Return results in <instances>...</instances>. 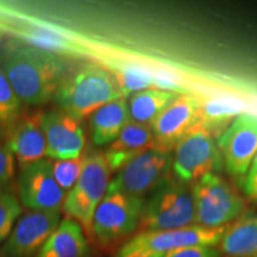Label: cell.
<instances>
[{
    "instance_id": "1",
    "label": "cell",
    "mask_w": 257,
    "mask_h": 257,
    "mask_svg": "<svg viewBox=\"0 0 257 257\" xmlns=\"http://www.w3.org/2000/svg\"><path fill=\"white\" fill-rule=\"evenodd\" d=\"M0 66L21 101L31 106L51 100L66 75L61 55L19 42L6 44Z\"/></svg>"
},
{
    "instance_id": "2",
    "label": "cell",
    "mask_w": 257,
    "mask_h": 257,
    "mask_svg": "<svg viewBox=\"0 0 257 257\" xmlns=\"http://www.w3.org/2000/svg\"><path fill=\"white\" fill-rule=\"evenodd\" d=\"M121 98L112 73L95 63H86L64 75L54 95L61 111L79 120Z\"/></svg>"
},
{
    "instance_id": "3",
    "label": "cell",
    "mask_w": 257,
    "mask_h": 257,
    "mask_svg": "<svg viewBox=\"0 0 257 257\" xmlns=\"http://www.w3.org/2000/svg\"><path fill=\"white\" fill-rule=\"evenodd\" d=\"M195 225L191 189L179 180L167 178L144 200L141 231L173 230Z\"/></svg>"
},
{
    "instance_id": "4",
    "label": "cell",
    "mask_w": 257,
    "mask_h": 257,
    "mask_svg": "<svg viewBox=\"0 0 257 257\" xmlns=\"http://www.w3.org/2000/svg\"><path fill=\"white\" fill-rule=\"evenodd\" d=\"M195 225L218 229L232 223L243 213L245 200L219 174H206L191 188Z\"/></svg>"
},
{
    "instance_id": "5",
    "label": "cell",
    "mask_w": 257,
    "mask_h": 257,
    "mask_svg": "<svg viewBox=\"0 0 257 257\" xmlns=\"http://www.w3.org/2000/svg\"><path fill=\"white\" fill-rule=\"evenodd\" d=\"M110 175L104 154L85 156L81 176L64 199L62 212L78 221L87 233H92L93 218L110 186Z\"/></svg>"
},
{
    "instance_id": "6",
    "label": "cell",
    "mask_w": 257,
    "mask_h": 257,
    "mask_svg": "<svg viewBox=\"0 0 257 257\" xmlns=\"http://www.w3.org/2000/svg\"><path fill=\"white\" fill-rule=\"evenodd\" d=\"M224 167L216 138L199 121L174 148L172 168L176 180L185 185L194 184L211 173L218 174Z\"/></svg>"
},
{
    "instance_id": "7",
    "label": "cell",
    "mask_w": 257,
    "mask_h": 257,
    "mask_svg": "<svg viewBox=\"0 0 257 257\" xmlns=\"http://www.w3.org/2000/svg\"><path fill=\"white\" fill-rule=\"evenodd\" d=\"M144 200L107 189L93 218L92 233L101 245H110L140 227Z\"/></svg>"
},
{
    "instance_id": "8",
    "label": "cell",
    "mask_w": 257,
    "mask_h": 257,
    "mask_svg": "<svg viewBox=\"0 0 257 257\" xmlns=\"http://www.w3.org/2000/svg\"><path fill=\"white\" fill-rule=\"evenodd\" d=\"M225 229L226 226L208 229L192 225L173 230L141 231L121 245L115 256H125L134 252L167 253L193 246H216L219 244Z\"/></svg>"
},
{
    "instance_id": "9",
    "label": "cell",
    "mask_w": 257,
    "mask_h": 257,
    "mask_svg": "<svg viewBox=\"0 0 257 257\" xmlns=\"http://www.w3.org/2000/svg\"><path fill=\"white\" fill-rule=\"evenodd\" d=\"M172 162L170 150L154 146L117 172L108 189L143 199L167 179Z\"/></svg>"
},
{
    "instance_id": "10",
    "label": "cell",
    "mask_w": 257,
    "mask_h": 257,
    "mask_svg": "<svg viewBox=\"0 0 257 257\" xmlns=\"http://www.w3.org/2000/svg\"><path fill=\"white\" fill-rule=\"evenodd\" d=\"M66 197L54 178L50 161L43 159L21 168L18 198L22 206L30 211L61 212Z\"/></svg>"
},
{
    "instance_id": "11",
    "label": "cell",
    "mask_w": 257,
    "mask_h": 257,
    "mask_svg": "<svg viewBox=\"0 0 257 257\" xmlns=\"http://www.w3.org/2000/svg\"><path fill=\"white\" fill-rule=\"evenodd\" d=\"M227 174L236 180L245 179L257 154V115L242 113L217 138Z\"/></svg>"
},
{
    "instance_id": "12",
    "label": "cell",
    "mask_w": 257,
    "mask_h": 257,
    "mask_svg": "<svg viewBox=\"0 0 257 257\" xmlns=\"http://www.w3.org/2000/svg\"><path fill=\"white\" fill-rule=\"evenodd\" d=\"M60 223V212L29 211L16 223L0 250V256L32 257L40 252Z\"/></svg>"
},
{
    "instance_id": "13",
    "label": "cell",
    "mask_w": 257,
    "mask_h": 257,
    "mask_svg": "<svg viewBox=\"0 0 257 257\" xmlns=\"http://www.w3.org/2000/svg\"><path fill=\"white\" fill-rule=\"evenodd\" d=\"M200 98L182 93L179 94L150 124L156 146L172 150L188 130L198 123Z\"/></svg>"
},
{
    "instance_id": "14",
    "label": "cell",
    "mask_w": 257,
    "mask_h": 257,
    "mask_svg": "<svg viewBox=\"0 0 257 257\" xmlns=\"http://www.w3.org/2000/svg\"><path fill=\"white\" fill-rule=\"evenodd\" d=\"M42 128L47 142V156L51 160L81 156L86 138L79 119L61 110L43 112Z\"/></svg>"
},
{
    "instance_id": "15",
    "label": "cell",
    "mask_w": 257,
    "mask_h": 257,
    "mask_svg": "<svg viewBox=\"0 0 257 257\" xmlns=\"http://www.w3.org/2000/svg\"><path fill=\"white\" fill-rule=\"evenodd\" d=\"M42 114L36 111L18 118L10 130L6 141L21 168L43 160L47 155V142L42 128Z\"/></svg>"
},
{
    "instance_id": "16",
    "label": "cell",
    "mask_w": 257,
    "mask_h": 257,
    "mask_svg": "<svg viewBox=\"0 0 257 257\" xmlns=\"http://www.w3.org/2000/svg\"><path fill=\"white\" fill-rule=\"evenodd\" d=\"M156 146L149 124L130 120L105 152V159L111 172H119L130 161Z\"/></svg>"
},
{
    "instance_id": "17",
    "label": "cell",
    "mask_w": 257,
    "mask_h": 257,
    "mask_svg": "<svg viewBox=\"0 0 257 257\" xmlns=\"http://www.w3.org/2000/svg\"><path fill=\"white\" fill-rule=\"evenodd\" d=\"M220 253L227 257L257 256V213L245 210L226 226L220 242Z\"/></svg>"
},
{
    "instance_id": "18",
    "label": "cell",
    "mask_w": 257,
    "mask_h": 257,
    "mask_svg": "<svg viewBox=\"0 0 257 257\" xmlns=\"http://www.w3.org/2000/svg\"><path fill=\"white\" fill-rule=\"evenodd\" d=\"M89 246L78 221L66 217L38 252V257H88Z\"/></svg>"
},
{
    "instance_id": "19",
    "label": "cell",
    "mask_w": 257,
    "mask_h": 257,
    "mask_svg": "<svg viewBox=\"0 0 257 257\" xmlns=\"http://www.w3.org/2000/svg\"><path fill=\"white\" fill-rule=\"evenodd\" d=\"M130 121L126 99L108 102L89 115L92 141L95 146L111 144Z\"/></svg>"
},
{
    "instance_id": "20",
    "label": "cell",
    "mask_w": 257,
    "mask_h": 257,
    "mask_svg": "<svg viewBox=\"0 0 257 257\" xmlns=\"http://www.w3.org/2000/svg\"><path fill=\"white\" fill-rule=\"evenodd\" d=\"M178 95L179 93L155 87L134 93L127 100L130 120L150 125Z\"/></svg>"
},
{
    "instance_id": "21",
    "label": "cell",
    "mask_w": 257,
    "mask_h": 257,
    "mask_svg": "<svg viewBox=\"0 0 257 257\" xmlns=\"http://www.w3.org/2000/svg\"><path fill=\"white\" fill-rule=\"evenodd\" d=\"M22 40L27 41L32 47L51 51L57 55L61 54H76L81 51V47L76 44L68 35L57 31L56 29L43 27L40 24H30L16 30Z\"/></svg>"
},
{
    "instance_id": "22",
    "label": "cell",
    "mask_w": 257,
    "mask_h": 257,
    "mask_svg": "<svg viewBox=\"0 0 257 257\" xmlns=\"http://www.w3.org/2000/svg\"><path fill=\"white\" fill-rule=\"evenodd\" d=\"M242 113L238 105L227 100L214 98L199 100L198 121L216 138V141L232 123L234 118Z\"/></svg>"
},
{
    "instance_id": "23",
    "label": "cell",
    "mask_w": 257,
    "mask_h": 257,
    "mask_svg": "<svg viewBox=\"0 0 257 257\" xmlns=\"http://www.w3.org/2000/svg\"><path fill=\"white\" fill-rule=\"evenodd\" d=\"M108 70L114 76L124 99L143 89L156 88V73L149 72L136 64H113Z\"/></svg>"
},
{
    "instance_id": "24",
    "label": "cell",
    "mask_w": 257,
    "mask_h": 257,
    "mask_svg": "<svg viewBox=\"0 0 257 257\" xmlns=\"http://www.w3.org/2000/svg\"><path fill=\"white\" fill-rule=\"evenodd\" d=\"M23 206L14 192L6 189L0 192V242L5 240L22 217Z\"/></svg>"
},
{
    "instance_id": "25",
    "label": "cell",
    "mask_w": 257,
    "mask_h": 257,
    "mask_svg": "<svg viewBox=\"0 0 257 257\" xmlns=\"http://www.w3.org/2000/svg\"><path fill=\"white\" fill-rule=\"evenodd\" d=\"M21 102L0 66V125H11L18 119Z\"/></svg>"
},
{
    "instance_id": "26",
    "label": "cell",
    "mask_w": 257,
    "mask_h": 257,
    "mask_svg": "<svg viewBox=\"0 0 257 257\" xmlns=\"http://www.w3.org/2000/svg\"><path fill=\"white\" fill-rule=\"evenodd\" d=\"M85 157L72 160H57L51 162L53 174L56 182L64 192L70 191L81 176Z\"/></svg>"
},
{
    "instance_id": "27",
    "label": "cell",
    "mask_w": 257,
    "mask_h": 257,
    "mask_svg": "<svg viewBox=\"0 0 257 257\" xmlns=\"http://www.w3.org/2000/svg\"><path fill=\"white\" fill-rule=\"evenodd\" d=\"M15 160L8 143L0 141V192L9 189L8 187L15 178Z\"/></svg>"
},
{
    "instance_id": "28",
    "label": "cell",
    "mask_w": 257,
    "mask_h": 257,
    "mask_svg": "<svg viewBox=\"0 0 257 257\" xmlns=\"http://www.w3.org/2000/svg\"><path fill=\"white\" fill-rule=\"evenodd\" d=\"M221 253L216 246H193L167 252L165 257H220Z\"/></svg>"
},
{
    "instance_id": "29",
    "label": "cell",
    "mask_w": 257,
    "mask_h": 257,
    "mask_svg": "<svg viewBox=\"0 0 257 257\" xmlns=\"http://www.w3.org/2000/svg\"><path fill=\"white\" fill-rule=\"evenodd\" d=\"M244 193L250 200L257 202V154L253 157L250 168L244 179Z\"/></svg>"
},
{
    "instance_id": "30",
    "label": "cell",
    "mask_w": 257,
    "mask_h": 257,
    "mask_svg": "<svg viewBox=\"0 0 257 257\" xmlns=\"http://www.w3.org/2000/svg\"><path fill=\"white\" fill-rule=\"evenodd\" d=\"M166 253H160V252H134L128 253L125 256H115V257H165Z\"/></svg>"
},
{
    "instance_id": "31",
    "label": "cell",
    "mask_w": 257,
    "mask_h": 257,
    "mask_svg": "<svg viewBox=\"0 0 257 257\" xmlns=\"http://www.w3.org/2000/svg\"><path fill=\"white\" fill-rule=\"evenodd\" d=\"M6 32H8V30H6V27L4 24L0 23V43H2V41L4 40Z\"/></svg>"
},
{
    "instance_id": "32",
    "label": "cell",
    "mask_w": 257,
    "mask_h": 257,
    "mask_svg": "<svg viewBox=\"0 0 257 257\" xmlns=\"http://www.w3.org/2000/svg\"><path fill=\"white\" fill-rule=\"evenodd\" d=\"M256 257H257V256H256Z\"/></svg>"
}]
</instances>
